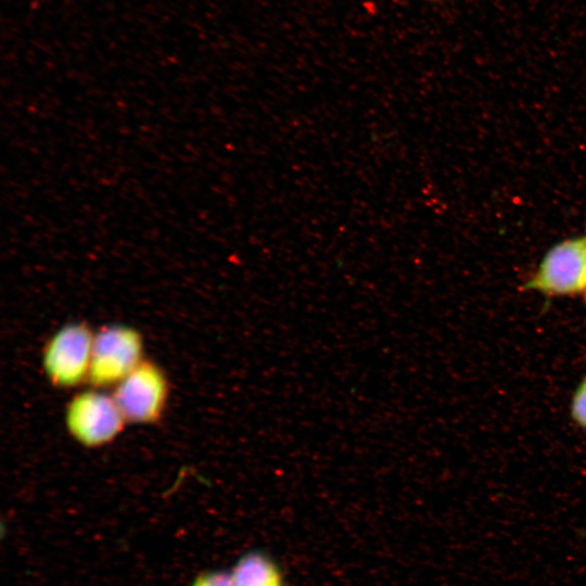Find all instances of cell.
<instances>
[{"label": "cell", "mask_w": 586, "mask_h": 586, "mask_svg": "<svg viewBox=\"0 0 586 586\" xmlns=\"http://www.w3.org/2000/svg\"><path fill=\"white\" fill-rule=\"evenodd\" d=\"M140 354L138 336L129 330L111 329L92 344L90 372L97 383L126 378L137 366Z\"/></svg>", "instance_id": "7a4b0ae2"}, {"label": "cell", "mask_w": 586, "mask_h": 586, "mask_svg": "<svg viewBox=\"0 0 586 586\" xmlns=\"http://www.w3.org/2000/svg\"><path fill=\"white\" fill-rule=\"evenodd\" d=\"M193 586H237L231 574L214 572L198 579Z\"/></svg>", "instance_id": "ba28073f"}, {"label": "cell", "mask_w": 586, "mask_h": 586, "mask_svg": "<svg viewBox=\"0 0 586 586\" xmlns=\"http://www.w3.org/2000/svg\"><path fill=\"white\" fill-rule=\"evenodd\" d=\"M231 576L237 586H280L277 566L258 552L247 553L240 559Z\"/></svg>", "instance_id": "8992f818"}, {"label": "cell", "mask_w": 586, "mask_h": 586, "mask_svg": "<svg viewBox=\"0 0 586 586\" xmlns=\"http://www.w3.org/2000/svg\"><path fill=\"white\" fill-rule=\"evenodd\" d=\"M165 396V382L152 366H137L120 383L115 403L123 416L135 421L154 419Z\"/></svg>", "instance_id": "3957f363"}, {"label": "cell", "mask_w": 586, "mask_h": 586, "mask_svg": "<svg viewBox=\"0 0 586 586\" xmlns=\"http://www.w3.org/2000/svg\"><path fill=\"white\" fill-rule=\"evenodd\" d=\"M122 416L115 402L99 394H86L71 406L68 422L80 441L99 444L118 431Z\"/></svg>", "instance_id": "5b68a950"}, {"label": "cell", "mask_w": 586, "mask_h": 586, "mask_svg": "<svg viewBox=\"0 0 586 586\" xmlns=\"http://www.w3.org/2000/svg\"><path fill=\"white\" fill-rule=\"evenodd\" d=\"M91 337L86 329L72 327L63 330L51 342L46 354V367L58 383L78 382L90 368Z\"/></svg>", "instance_id": "277c9868"}, {"label": "cell", "mask_w": 586, "mask_h": 586, "mask_svg": "<svg viewBox=\"0 0 586 586\" xmlns=\"http://www.w3.org/2000/svg\"><path fill=\"white\" fill-rule=\"evenodd\" d=\"M570 411L574 422L586 429V377L573 393Z\"/></svg>", "instance_id": "52a82bcc"}, {"label": "cell", "mask_w": 586, "mask_h": 586, "mask_svg": "<svg viewBox=\"0 0 586 586\" xmlns=\"http://www.w3.org/2000/svg\"><path fill=\"white\" fill-rule=\"evenodd\" d=\"M523 289L550 296H571L586 290V232L551 246Z\"/></svg>", "instance_id": "6da1fadb"}, {"label": "cell", "mask_w": 586, "mask_h": 586, "mask_svg": "<svg viewBox=\"0 0 586 586\" xmlns=\"http://www.w3.org/2000/svg\"><path fill=\"white\" fill-rule=\"evenodd\" d=\"M584 293H585V302H586V290L584 291Z\"/></svg>", "instance_id": "9c48e42d"}]
</instances>
